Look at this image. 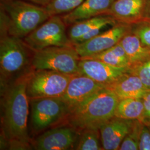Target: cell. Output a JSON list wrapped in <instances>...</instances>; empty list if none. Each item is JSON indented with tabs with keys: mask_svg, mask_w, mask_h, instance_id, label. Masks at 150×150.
Wrapping results in <instances>:
<instances>
[{
	"mask_svg": "<svg viewBox=\"0 0 150 150\" xmlns=\"http://www.w3.org/2000/svg\"><path fill=\"white\" fill-rule=\"evenodd\" d=\"M132 25L117 22L105 31L96 36L74 46L80 58L91 56L100 53L119 43L123 37L131 32Z\"/></svg>",
	"mask_w": 150,
	"mask_h": 150,
	"instance_id": "9",
	"label": "cell"
},
{
	"mask_svg": "<svg viewBox=\"0 0 150 150\" xmlns=\"http://www.w3.org/2000/svg\"><path fill=\"white\" fill-rule=\"evenodd\" d=\"M139 148V150H150V127L144 123L141 131Z\"/></svg>",
	"mask_w": 150,
	"mask_h": 150,
	"instance_id": "26",
	"label": "cell"
},
{
	"mask_svg": "<svg viewBox=\"0 0 150 150\" xmlns=\"http://www.w3.org/2000/svg\"><path fill=\"white\" fill-rule=\"evenodd\" d=\"M50 70H35L27 80L29 100L37 98L61 97L64 94L72 76Z\"/></svg>",
	"mask_w": 150,
	"mask_h": 150,
	"instance_id": "7",
	"label": "cell"
},
{
	"mask_svg": "<svg viewBox=\"0 0 150 150\" xmlns=\"http://www.w3.org/2000/svg\"><path fill=\"white\" fill-rule=\"evenodd\" d=\"M80 57L74 46L71 47H50L34 51L32 57L34 70L53 71L66 75L79 74Z\"/></svg>",
	"mask_w": 150,
	"mask_h": 150,
	"instance_id": "5",
	"label": "cell"
},
{
	"mask_svg": "<svg viewBox=\"0 0 150 150\" xmlns=\"http://www.w3.org/2000/svg\"><path fill=\"white\" fill-rule=\"evenodd\" d=\"M106 87L107 86L98 83L85 75H74L61 98L67 105L70 112Z\"/></svg>",
	"mask_w": 150,
	"mask_h": 150,
	"instance_id": "11",
	"label": "cell"
},
{
	"mask_svg": "<svg viewBox=\"0 0 150 150\" xmlns=\"http://www.w3.org/2000/svg\"><path fill=\"white\" fill-rule=\"evenodd\" d=\"M24 1H26L38 5L45 7L46 6L48 5L51 0H24Z\"/></svg>",
	"mask_w": 150,
	"mask_h": 150,
	"instance_id": "29",
	"label": "cell"
},
{
	"mask_svg": "<svg viewBox=\"0 0 150 150\" xmlns=\"http://www.w3.org/2000/svg\"><path fill=\"white\" fill-rule=\"evenodd\" d=\"M117 22L110 15H103L76 22L70 26L67 34L74 46L96 36L102 30Z\"/></svg>",
	"mask_w": 150,
	"mask_h": 150,
	"instance_id": "13",
	"label": "cell"
},
{
	"mask_svg": "<svg viewBox=\"0 0 150 150\" xmlns=\"http://www.w3.org/2000/svg\"><path fill=\"white\" fill-rule=\"evenodd\" d=\"M29 74L1 87L2 136L8 141L17 140L30 143L28 129L30 100L26 92Z\"/></svg>",
	"mask_w": 150,
	"mask_h": 150,
	"instance_id": "1",
	"label": "cell"
},
{
	"mask_svg": "<svg viewBox=\"0 0 150 150\" xmlns=\"http://www.w3.org/2000/svg\"><path fill=\"white\" fill-rule=\"evenodd\" d=\"M131 31L139 38L142 43L150 48V21L143 20L132 25Z\"/></svg>",
	"mask_w": 150,
	"mask_h": 150,
	"instance_id": "25",
	"label": "cell"
},
{
	"mask_svg": "<svg viewBox=\"0 0 150 150\" xmlns=\"http://www.w3.org/2000/svg\"><path fill=\"white\" fill-rule=\"evenodd\" d=\"M143 125V122L139 120H134L132 129L123 139L119 150H139V139Z\"/></svg>",
	"mask_w": 150,
	"mask_h": 150,
	"instance_id": "23",
	"label": "cell"
},
{
	"mask_svg": "<svg viewBox=\"0 0 150 150\" xmlns=\"http://www.w3.org/2000/svg\"><path fill=\"white\" fill-rule=\"evenodd\" d=\"M131 66L150 59V48L141 42L132 31L126 35L120 41Z\"/></svg>",
	"mask_w": 150,
	"mask_h": 150,
	"instance_id": "18",
	"label": "cell"
},
{
	"mask_svg": "<svg viewBox=\"0 0 150 150\" xmlns=\"http://www.w3.org/2000/svg\"><path fill=\"white\" fill-rule=\"evenodd\" d=\"M107 87L119 99L142 98L150 91L145 87L137 76L129 72Z\"/></svg>",
	"mask_w": 150,
	"mask_h": 150,
	"instance_id": "17",
	"label": "cell"
},
{
	"mask_svg": "<svg viewBox=\"0 0 150 150\" xmlns=\"http://www.w3.org/2000/svg\"><path fill=\"white\" fill-rule=\"evenodd\" d=\"M118 101L116 94L107 86L71 111L65 120L79 131L99 129L115 116Z\"/></svg>",
	"mask_w": 150,
	"mask_h": 150,
	"instance_id": "3",
	"label": "cell"
},
{
	"mask_svg": "<svg viewBox=\"0 0 150 150\" xmlns=\"http://www.w3.org/2000/svg\"><path fill=\"white\" fill-rule=\"evenodd\" d=\"M115 0H85L74 10L62 16L66 26L96 16L106 15Z\"/></svg>",
	"mask_w": 150,
	"mask_h": 150,
	"instance_id": "16",
	"label": "cell"
},
{
	"mask_svg": "<svg viewBox=\"0 0 150 150\" xmlns=\"http://www.w3.org/2000/svg\"><path fill=\"white\" fill-rule=\"evenodd\" d=\"M31 124L33 131L40 132L66 118L69 112L61 97L30 99Z\"/></svg>",
	"mask_w": 150,
	"mask_h": 150,
	"instance_id": "8",
	"label": "cell"
},
{
	"mask_svg": "<svg viewBox=\"0 0 150 150\" xmlns=\"http://www.w3.org/2000/svg\"><path fill=\"white\" fill-rule=\"evenodd\" d=\"M134 120L114 116L102 125L99 129L103 150H119L123 139L132 129Z\"/></svg>",
	"mask_w": 150,
	"mask_h": 150,
	"instance_id": "14",
	"label": "cell"
},
{
	"mask_svg": "<svg viewBox=\"0 0 150 150\" xmlns=\"http://www.w3.org/2000/svg\"><path fill=\"white\" fill-rule=\"evenodd\" d=\"M145 4V0H115L106 15L132 25L144 20Z\"/></svg>",
	"mask_w": 150,
	"mask_h": 150,
	"instance_id": "15",
	"label": "cell"
},
{
	"mask_svg": "<svg viewBox=\"0 0 150 150\" xmlns=\"http://www.w3.org/2000/svg\"><path fill=\"white\" fill-rule=\"evenodd\" d=\"M147 126H149L150 127V125H147Z\"/></svg>",
	"mask_w": 150,
	"mask_h": 150,
	"instance_id": "30",
	"label": "cell"
},
{
	"mask_svg": "<svg viewBox=\"0 0 150 150\" xmlns=\"http://www.w3.org/2000/svg\"><path fill=\"white\" fill-rule=\"evenodd\" d=\"M29 50L21 38L7 33H1V87L32 72V58L30 57Z\"/></svg>",
	"mask_w": 150,
	"mask_h": 150,
	"instance_id": "4",
	"label": "cell"
},
{
	"mask_svg": "<svg viewBox=\"0 0 150 150\" xmlns=\"http://www.w3.org/2000/svg\"><path fill=\"white\" fill-rule=\"evenodd\" d=\"M144 111L142 98L119 99L115 110V116L127 120L142 121Z\"/></svg>",
	"mask_w": 150,
	"mask_h": 150,
	"instance_id": "20",
	"label": "cell"
},
{
	"mask_svg": "<svg viewBox=\"0 0 150 150\" xmlns=\"http://www.w3.org/2000/svg\"><path fill=\"white\" fill-rule=\"evenodd\" d=\"M144 20L150 21V0H145Z\"/></svg>",
	"mask_w": 150,
	"mask_h": 150,
	"instance_id": "28",
	"label": "cell"
},
{
	"mask_svg": "<svg viewBox=\"0 0 150 150\" xmlns=\"http://www.w3.org/2000/svg\"><path fill=\"white\" fill-rule=\"evenodd\" d=\"M66 26L62 17L51 16L24 38L23 41L33 52L50 47L74 46Z\"/></svg>",
	"mask_w": 150,
	"mask_h": 150,
	"instance_id": "6",
	"label": "cell"
},
{
	"mask_svg": "<svg viewBox=\"0 0 150 150\" xmlns=\"http://www.w3.org/2000/svg\"><path fill=\"white\" fill-rule=\"evenodd\" d=\"M80 131L70 126L50 129L36 139L33 148L37 150L75 149Z\"/></svg>",
	"mask_w": 150,
	"mask_h": 150,
	"instance_id": "10",
	"label": "cell"
},
{
	"mask_svg": "<svg viewBox=\"0 0 150 150\" xmlns=\"http://www.w3.org/2000/svg\"><path fill=\"white\" fill-rule=\"evenodd\" d=\"M50 17L43 6L24 0H1V33L24 38Z\"/></svg>",
	"mask_w": 150,
	"mask_h": 150,
	"instance_id": "2",
	"label": "cell"
},
{
	"mask_svg": "<svg viewBox=\"0 0 150 150\" xmlns=\"http://www.w3.org/2000/svg\"><path fill=\"white\" fill-rule=\"evenodd\" d=\"M85 0H51L45 8L50 16L64 15L74 10Z\"/></svg>",
	"mask_w": 150,
	"mask_h": 150,
	"instance_id": "22",
	"label": "cell"
},
{
	"mask_svg": "<svg viewBox=\"0 0 150 150\" xmlns=\"http://www.w3.org/2000/svg\"><path fill=\"white\" fill-rule=\"evenodd\" d=\"M82 58L96 59L118 67L131 68V67L127 56L120 42L100 53Z\"/></svg>",
	"mask_w": 150,
	"mask_h": 150,
	"instance_id": "19",
	"label": "cell"
},
{
	"mask_svg": "<svg viewBox=\"0 0 150 150\" xmlns=\"http://www.w3.org/2000/svg\"><path fill=\"white\" fill-rule=\"evenodd\" d=\"M81 131L75 150H103L99 129H85Z\"/></svg>",
	"mask_w": 150,
	"mask_h": 150,
	"instance_id": "21",
	"label": "cell"
},
{
	"mask_svg": "<svg viewBox=\"0 0 150 150\" xmlns=\"http://www.w3.org/2000/svg\"><path fill=\"white\" fill-rule=\"evenodd\" d=\"M129 73L137 76L145 87L150 90V59L132 66Z\"/></svg>",
	"mask_w": 150,
	"mask_h": 150,
	"instance_id": "24",
	"label": "cell"
},
{
	"mask_svg": "<svg viewBox=\"0 0 150 150\" xmlns=\"http://www.w3.org/2000/svg\"><path fill=\"white\" fill-rule=\"evenodd\" d=\"M79 74L108 86L129 72L130 68L118 67L96 59L80 58L79 62Z\"/></svg>",
	"mask_w": 150,
	"mask_h": 150,
	"instance_id": "12",
	"label": "cell"
},
{
	"mask_svg": "<svg viewBox=\"0 0 150 150\" xmlns=\"http://www.w3.org/2000/svg\"><path fill=\"white\" fill-rule=\"evenodd\" d=\"M144 111L142 122L146 125H150V91L142 98Z\"/></svg>",
	"mask_w": 150,
	"mask_h": 150,
	"instance_id": "27",
	"label": "cell"
}]
</instances>
